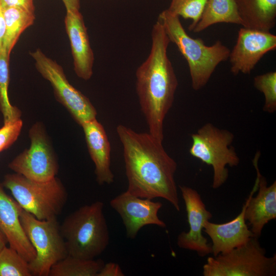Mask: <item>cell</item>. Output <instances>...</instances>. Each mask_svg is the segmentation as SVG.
I'll use <instances>...</instances> for the list:
<instances>
[{"mask_svg":"<svg viewBox=\"0 0 276 276\" xmlns=\"http://www.w3.org/2000/svg\"><path fill=\"white\" fill-rule=\"evenodd\" d=\"M276 49V36L270 32L241 28L229 55L231 72L249 74L261 59Z\"/></svg>","mask_w":276,"mask_h":276,"instance_id":"cell-11","label":"cell"},{"mask_svg":"<svg viewBox=\"0 0 276 276\" xmlns=\"http://www.w3.org/2000/svg\"><path fill=\"white\" fill-rule=\"evenodd\" d=\"M81 126L89 154L95 166L97 182L100 185L112 183L114 175L110 168V144L103 126L96 118Z\"/></svg>","mask_w":276,"mask_h":276,"instance_id":"cell-18","label":"cell"},{"mask_svg":"<svg viewBox=\"0 0 276 276\" xmlns=\"http://www.w3.org/2000/svg\"><path fill=\"white\" fill-rule=\"evenodd\" d=\"M29 262L10 246L0 251V276H31Z\"/></svg>","mask_w":276,"mask_h":276,"instance_id":"cell-24","label":"cell"},{"mask_svg":"<svg viewBox=\"0 0 276 276\" xmlns=\"http://www.w3.org/2000/svg\"><path fill=\"white\" fill-rule=\"evenodd\" d=\"M3 10L6 25L3 49L10 56L21 34L34 24L35 14L16 7Z\"/></svg>","mask_w":276,"mask_h":276,"instance_id":"cell-21","label":"cell"},{"mask_svg":"<svg viewBox=\"0 0 276 276\" xmlns=\"http://www.w3.org/2000/svg\"><path fill=\"white\" fill-rule=\"evenodd\" d=\"M258 239L252 237L227 253L209 257L203 266V275L275 276L276 254L267 257Z\"/></svg>","mask_w":276,"mask_h":276,"instance_id":"cell-7","label":"cell"},{"mask_svg":"<svg viewBox=\"0 0 276 276\" xmlns=\"http://www.w3.org/2000/svg\"><path fill=\"white\" fill-rule=\"evenodd\" d=\"M8 241L6 237L0 229V251L6 246Z\"/></svg>","mask_w":276,"mask_h":276,"instance_id":"cell-32","label":"cell"},{"mask_svg":"<svg viewBox=\"0 0 276 276\" xmlns=\"http://www.w3.org/2000/svg\"><path fill=\"white\" fill-rule=\"evenodd\" d=\"M179 188L186 206L189 230L178 235L177 245L181 248L195 251L200 257H205L212 254V247L202 235V231L205 222L212 218V214L207 210L196 190L186 186H179Z\"/></svg>","mask_w":276,"mask_h":276,"instance_id":"cell-13","label":"cell"},{"mask_svg":"<svg viewBox=\"0 0 276 276\" xmlns=\"http://www.w3.org/2000/svg\"><path fill=\"white\" fill-rule=\"evenodd\" d=\"M30 54L38 72L51 83L58 101L79 125L96 118L95 107L87 97L70 83L61 65L39 49Z\"/></svg>","mask_w":276,"mask_h":276,"instance_id":"cell-9","label":"cell"},{"mask_svg":"<svg viewBox=\"0 0 276 276\" xmlns=\"http://www.w3.org/2000/svg\"><path fill=\"white\" fill-rule=\"evenodd\" d=\"M110 205L122 219L128 238L135 239L140 230L146 225L166 226L158 216L163 205L160 202L139 197L126 191L112 199Z\"/></svg>","mask_w":276,"mask_h":276,"instance_id":"cell-12","label":"cell"},{"mask_svg":"<svg viewBox=\"0 0 276 276\" xmlns=\"http://www.w3.org/2000/svg\"><path fill=\"white\" fill-rule=\"evenodd\" d=\"M21 208L5 191L0 183V229L9 246L15 249L28 262L35 257V251L29 240L20 219Z\"/></svg>","mask_w":276,"mask_h":276,"instance_id":"cell-16","label":"cell"},{"mask_svg":"<svg viewBox=\"0 0 276 276\" xmlns=\"http://www.w3.org/2000/svg\"><path fill=\"white\" fill-rule=\"evenodd\" d=\"M247 201L243 205L241 212L233 220L221 224L205 222L203 231L212 240L213 256L227 253L246 243L254 237L245 223L244 214Z\"/></svg>","mask_w":276,"mask_h":276,"instance_id":"cell-17","label":"cell"},{"mask_svg":"<svg viewBox=\"0 0 276 276\" xmlns=\"http://www.w3.org/2000/svg\"><path fill=\"white\" fill-rule=\"evenodd\" d=\"M10 56L3 49L0 51V110L3 114L4 123L20 119L21 111L13 106L8 97Z\"/></svg>","mask_w":276,"mask_h":276,"instance_id":"cell-23","label":"cell"},{"mask_svg":"<svg viewBox=\"0 0 276 276\" xmlns=\"http://www.w3.org/2000/svg\"><path fill=\"white\" fill-rule=\"evenodd\" d=\"M64 24L70 42L75 72L80 78L88 80L93 73L94 55L80 10H66Z\"/></svg>","mask_w":276,"mask_h":276,"instance_id":"cell-15","label":"cell"},{"mask_svg":"<svg viewBox=\"0 0 276 276\" xmlns=\"http://www.w3.org/2000/svg\"><path fill=\"white\" fill-rule=\"evenodd\" d=\"M5 20L3 8L0 4V51L3 49V42L5 33Z\"/></svg>","mask_w":276,"mask_h":276,"instance_id":"cell-30","label":"cell"},{"mask_svg":"<svg viewBox=\"0 0 276 276\" xmlns=\"http://www.w3.org/2000/svg\"><path fill=\"white\" fill-rule=\"evenodd\" d=\"M22 126L21 119L4 123L0 128V152L9 148L17 140Z\"/></svg>","mask_w":276,"mask_h":276,"instance_id":"cell-27","label":"cell"},{"mask_svg":"<svg viewBox=\"0 0 276 276\" xmlns=\"http://www.w3.org/2000/svg\"><path fill=\"white\" fill-rule=\"evenodd\" d=\"M258 152L253 159L257 178L254 186L246 199L247 201L244 217L251 227L254 237L259 239L264 226L276 218V181L267 186L266 178L260 173Z\"/></svg>","mask_w":276,"mask_h":276,"instance_id":"cell-14","label":"cell"},{"mask_svg":"<svg viewBox=\"0 0 276 276\" xmlns=\"http://www.w3.org/2000/svg\"><path fill=\"white\" fill-rule=\"evenodd\" d=\"M30 146L8 165L15 173L36 181H45L56 177L59 170L58 160L44 127L40 122L29 131Z\"/></svg>","mask_w":276,"mask_h":276,"instance_id":"cell-10","label":"cell"},{"mask_svg":"<svg viewBox=\"0 0 276 276\" xmlns=\"http://www.w3.org/2000/svg\"><path fill=\"white\" fill-rule=\"evenodd\" d=\"M124 273L118 264L109 262L104 264L97 276H124Z\"/></svg>","mask_w":276,"mask_h":276,"instance_id":"cell-29","label":"cell"},{"mask_svg":"<svg viewBox=\"0 0 276 276\" xmlns=\"http://www.w3.org/2000/svg\"><path fill=\"white\" fill-rule=\"evenodd\" d=\"M104 203L97 201L81 206L64 219L60 228L68 255L94 259L109 243V232L103 213Z\"/></svg>","mask_w":276,"mask_h":276,"instance_id":"cell-4","label":"cell"},{"mask_svg":"<svg viewBox=\"0 0 276 276\" xmlns=\"http://www.w3.org/2000/svg\"><path fill=\"white\" fill-rule=\"evenodd\" d=\"M218 23L242 26L235 0H208L199 21L192 31L200 32Z\"/></svg>","mask_w":276,"mask_h":276,"instance_id":"cell-20","label":"cell"},{"mask_svg":"<svg viewBox=\"0 0 276 276\" xmlns=\"http://www.w3.org/2000/svg\"><path fill=\"white\" fill-rule=\"evenodd\" d=\"M208 0H171L167 10L172 14L192 20L188 29L192 31L199 21Z\"/></svg>","mask_w":276,"mask_h":276,"instance_id":"cell-25","label":"cell"},{"mask_svg":"<svg viewBox=\"0 0 276 276\" xmlns=\"http://www.w3.org/2000/svg\"><path fill=\"white\" fill-rule=\"evenodd\" d=\"M116 130L123 148L126 191L141 198H163L180 211L174 178L177 165L163 143L149 133L137 132L123 125H119Z\"/></svg>","mask_w":276,"mask_h":276,"instance_id":"cell-1","label":"cell"},{"mask_svg":"<svg viewBox=\"0 0 276 276\" xmlns=\"http://www.w3.org/2000/svg\"><path fill=\"white\" fill-rule=\"evenodd\" d=\"M21 208L39 220L57 218L67 200V193L57 177L34 180L16 173L4 176L2 183Z\"/></svg>","mask_w":276,"mask_h":276,"instance_id":"cell-5","label":"cell"},{"mask_svg":"<svg viewBox=\"0 0 276 276\" xmlns=\"http://www.w3.org/2000/svg\"><path fill=\"white\" fill-rule=\"evenodd\" d=\"M104 264L100 259H84L67 255L52 267L49 275L97 276Z\"/></svg>","mask_w":276,"mask_h":276,"instance_id":"cell-22","label":"cell"},{"mask_svg":"<svg viewBox=\"0 0 276 276\" xmlns=\"http://www.w3.org/2000/svg\"><path fill=\"white\" fill-rule=\"evenodd\" d=\"M151 39L150 53L136 71V91L149 133L163 143L164 121L173 105L178 80L167 54L170 41L158 20Z\"/></svg>","mask_w":276,"mask_h":276,"instance_id":"cell-2","label":"cell"},{"mask_svg":"<svg viewBox=\"0 0 276 276\" xmlns=\"http://www.w3.org/2000/svg\"><path fill=\"white\" fill-rule=\"evenodd\" d=\"M66 10H80V0H62Z\"/></svg>","mask_w":276,"mask_h":276,"instance_id":"cell-31","label":"cell"},{"mask_svg":"<svg viewBox=\"0 0 276 276\" xmlns=\"http://www.w3.org/2000/svg\"><path fill=\"white\" fill-rule=\"evenodd\" d=\"M20 219L36 256L29 263L32 275L49 276L52 267L68 255L57 218L39 220L22 208Z\"/></svg>","mask_w":276,"mask_h":276,"instance_id":"cell-8","label":"cell"},{"mask_svg":"<svg viewBox=\"0 0 276 276\" xmlns=\"http://www.w3.org/2000/svg\"><path fill=\"white\" fill-rule=\"evenodd\" d=\"M254 86L264 95L263 111L274 113L276 111V72L256 76L254 79Z\"/></svg>","mask_w":276,"mask_h":276,"instance_id":"cell-26","label":"cell"},{"mask_svg":"<svg viewBox=\"0 0 276 276\" xmlns=\"http://www.w3.org/2000/svg\"><path fill=\"white\" fill-rule=\"evenodd\" d=\"M190 154L203 163L212 166L213 170L212 188L217 189L228 177L227 166H237L240 163L235 148L231 146L234 134L211 123H207L191 135Z\"/></svg>","mask_w":276,"mask_h":276,"instance_id":"cell-6","label":"cell"},{"mask_svg":"<svg viewBox=\"0 0 276 276\" xmlns=\"http://www.w3.org/2000/svg\"><path fill=\"white\" fill-rule=\"evenodd\" d=\"M0 4L3 9L16 7L35 13L33 0H0Z\"/></svg>","mask_w":276,"mask_h":276,"instance_id":"cell-28","label":"cell"},{"mask_svg":"<svg viewBox=\"0 0 276 276\" xmlns=\"http://www.w3.org/2000/svg\"><path fill=\"white\" fill-rule=\"evenodd\" d=\"M170 41L174 43L186 60L190 71L192 88L197 91L209 82L217 66L228 59L229 49L220 40L206 45L201 38L190 37L183 28L179 17L167 9L158 15Z\"/></svg>","mask_w":276,"mask_h":276,"instance_id":"cell-3","label":"cell"},{"mask_svg":"<svg viewBox=\"0 0 276 276\" xmlns=\"http://www.w3.org/2000/svg\"><path fill=\"white\" fill-rule=\"evenodd\" d=\"M235 1L243 27L268 32L274 27L276 0Z\"/></svg>","mask_w":276,"mask_h":276,"instance_id":"cell-19","label":"cell"}]
</instances>
